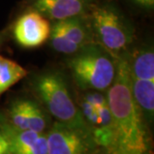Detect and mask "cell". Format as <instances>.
<instances>
[{"instance_id": "3957f363", "label": "cell", "mask_w": 154, "mask_h": 154, "mask_svg": "<svg viewBox=\"0 0 154 154\" xmlns=\"http://www.w3.org/2000/svg\"><path fill=\"white\" fill-rule=\"evenodd\" d=\"M67 65L82 91H106L116 72V59L98 44L89 45L73 54Z\"/></svg>"}, {"instance_id": "9a60e30c", "label": "cell", "mask_w": 154, "mask_h": 154, "mask_svg": "<svg viewBox=\"0 0 154 154\" xmlns=\"http://www.w3.org/2000/svg\"><path fill=\"white\" fill-rule=\"evenodd\" d=\"M0 154H11L9 140L0 128Z\"/></svg>"}, {"instance_id": "ba28073f", "label": "cell", "mask_w": 154, "mask_h": 154, "mask_svg": "<svg viewBox=\"0 0 154 154\" xmlns=\"http://www.w3.org/2000/svg\"><path fill=\"white\" fill-rule=\"evenodd\" d=\"M7 121L22 130L45 133L49 128L47 112L38 102L30 99H15L8 109Z\"/></svg>"}, {"instance_id": "8992f818", "label": "cell", "mask_w": 154, "mask_h": 154, "mask_svg": "<svg viewBox=\"0 0 154 154\" xmlns=\"http://www.w3.org/2000/svg\"><path fill=\"white\" fill-rule=\"evenodd\" d=\"M48 154H96L101 147L88 128L55 121L46 133Z\"/></svg>"}, {"instance_id": "e0dca14e", "label": "cell", "mask_w": 154, "mask_h": 154, "mask_svg": "<svg viewBox=\"0 0 154 154\" xmlns=\"http://www.w3.org/2000/svg\"><path fill=\"white\" fill-rule=\"evenodd\" d=\"M96 154H109V153H108V152H107L105 151V149H102V148H101Z\"/></svg>"}, {"instance_id": "2e32d148", "label": "cell", "mask_w": 154, "mask_h": 154, "mask_svg": "<svg viewBox=\"0 0 154 154\" xmlns=\"http://www.w3.org/2000/svg\"><path fill=\"white\" fill-rule=\"evenodd\" d=\"M135 4L146 8H152L154 5V0H133Z\"/></svg>"}, {"instance_id": "277c9868", "label": "cell", "mask_w": 154, "mask_h": 154, "mask_svg": "<svg viewBox=\"0 0 154 154\" xmlns=\"http://www.w3.org/2000/svg\"><path fill=\"white\" fill-rule=\"evenodd\" d=\"M88 17L96 44L115 59L126 54L134 40V31L115 6L110 4H95Z\"/></svg>"}, {"instance_id": "7c38bea8", "label": "cell", "mask_w": 154, "mask_h": 154, "mask_svg": "<svg viewBox=\"0 0 154 154\" xmlns=\"http://www.w3.org/2000/svg\"><path fill=\"white\" fill-rule=\"evenodd\" d=\"M127 60L130 77L154 81V51L152 46H144L131 57L127 54Z\"/></svg>"}, {"instance_id": "4fadbf2b", "label": "cell", "mask_w": 154, "mask_h": 154, "mask_svg": "<svg viewBox=\"0 0 154 154\" xmlns=\"http://www.w3.org/2000/svg\"><path fill=\"white\" fill-rule=\"evenodd\" d=\"M28 72L17 62L0 56V95L28 75Z\"/></svg>"}, {"instance_id": "6da1fadb", "label": "cell", "mask_w": 154, "mask_h": 154, "mask_svg": "<svg viewBox=\"0 0 154 154\" xmlns=\"http://www.w3.org/2000/svg\"><path fill=\"white\" fill-rule=\"evenodd\" d=\"M106 98L112 119L109 154H150V135L139 106L133 98L127 53L116 59V72Z\"/></svg>"}, {"instance_id": "30bf717a", "label": "cell", "mask_w": 154, "mask_h": 154, "mask_svg": "<svg viewBox=\"0 0 154 154\" xmlns=\"http://www.w3.org/2000/svg\"><path fill=\"white\" fill-rule=\"evenodd\" d=\"M96 0H34L33 9L53 21L86 16Z\"/></svg>"}, {"instance_id": "ac0fdd59", "label": "cell", "mask_w": 154, "mask_h": 154, "mask_svg": "<svg viewBox=\"0 0 154 154\" xmlns=\"http://www.w3.org/2000/svg\"><path fill=\"white\" fill-rule=\"evenodd\" d=\"M1 41H2V40H1V36H0V45H1Z\"/></svg>"}, {"instance_id": "52a82bcc", "label": "cell", "mask_w": 154, "mask_h": 154, "mask_svg": "<svg viewBox=\"0 0 154 154\" xmlns=\"http://www.w3.org/2000/svg\"><path fill=\"white\" fill-rule=\"evenodd\" d=\"M48 19L36 10L27 11L18 17L13 27V36L24 48H36L45 44L50 37Z\"/></svg>"}, {"instance_id": "7a4b0ae2", "label": "cell", "mask_w": 154, "mask_h": 154, "mask_svg": "<svg viewBox=\"0 0 154 154\" xmlns=\"http://www.w3.org/2000/svg\"><path fill=\"white\" fill-rule=\"evenodd\" d=\"M31 85L45 110L56 121L89 129L62 73L56 70L39 73L33 77Z\"/></svg>"}, {"instance_id": "9c48e42d", "label": "cell", "mask_w": 154, "mask_h": 154, "mask_svg": "<svg viewBox=\"0 0 154 154\" xmlns=\"http://www.w3.org/2000/svg\"><path fill=\"white\" fill-rule=\"evenodd\" d=\"M0 128L9 140L11 154H48L45 133L22 130L0 118Z\"/></svg>"}, {"instance_id": "5bb4252c", "label": "cell", "mask_w": 154, "mask_h": 154, "mask_svg": "<svg viewBox=\"0 0 154 154\" xmlns=\"http://www.w3.org/2000/svg\"><path fill=\"white\" fill-rule=\"evenodd\" d=\"M51 45L56 51L66 55H73L80 51V48L76 45L73 44L69 40L63 31L62 30L57 21H54V23L51 25L50 33Z\"/></svg>"}, {"instance_id": "8fae6325", "label": "cell", "mask_w": 154, "mask_h": 154, "mask_svg": "<svg viewBox=\"0 0 154 154\" xmlns=\"http://www.w3.org/2000/svg\"><path fill=\"white\" fill-rule=\"evenodd\" d=\"M57 22L69 40L80 49L96 44L88 15L58 20Z\"/></svg>"}, {"instance_id": "5b68a950", "label": "cell", "mask_w": 154, "mask_h": 154, "mask_svg": "<svg viewBox=\"0 0 154 154\" xmlns=\"http://www.w3.org/2000/svg\"><path fill=\"white\" fill-rule=\"evenodd\" d=\"M82 92L77 105L97 144L108 150L112 140V119L106 94L99 91Z\"/></svg>"}]
</instances>
